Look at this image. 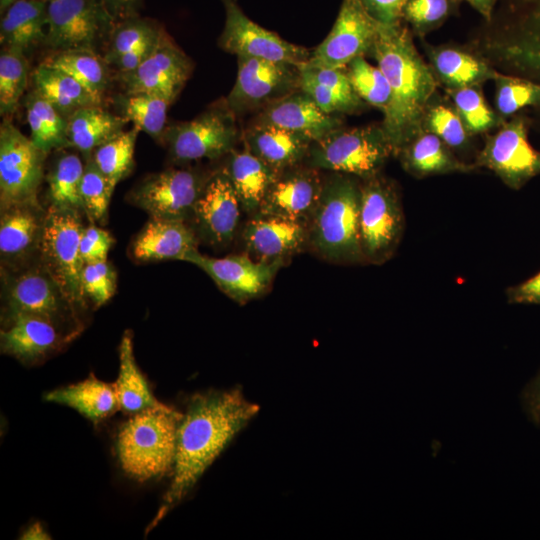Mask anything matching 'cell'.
<instances>
[{"label":"cell","mask_w":540,"mask_h":540,"mask_svg":"<svg viewBox=\"0 0 540 540\" xmlns=\"http://www.w3.org/2000/svg\"><path fill=\"white\" fill-rule=\"evenodd\" d=\"M238 388L193 395L178 429L172 481L148 526L154 528L179 504L232 439L258 413Z\"/></svg>","instance_id":"cell-1"},{"label":"cell","mask_w":540,"mask_h":540,"mask_svg":"<svg viewBox=\"0 0 540 540\" xmlns=\"http://www.w3.org/2000/svg\"><path fill=\"white\" fill-rule=\"evenodd\" d=\"M370 55L391 88V101L381 126L395 157L423 130L425 112L439 83L429 63L418 52L412 32L402 23L381 25Z\"/></svg>","instance_id":"cell-2"},{"label":"cell","mask_w":540,"mask_h":540,"mask_svg":"<svg viewBox=\"0 0 540 540\" xmlns=\"http://www.w3.org/2000/svg\"><path fill=\"white\" fill-rule=\"evenodd\" d=\"M360 179L331 172L324 177L318 205L308 223V242L324 259L365 262L360 240Z\"/></svg>","instance_id":"cell-3"},{"label":"cell","mask_w":540,"mask_h":540,"mask_svg":"<svg viewBox=\"0 0 540 540\" xmlns=\"http://www.w3.org/2000/svg\"><path fill=\"white\" fill-rule=\"evenodd\" d=\"M182 415L163 404L133 414L121 426L116 452L127 476L145 482L172 472Z\"/></svg>","instance_id":"cell-4"},{"label":"cell","mask_w":540,"mask_h":540,"mask_svg":"<svg viewBox=\"0 0 540 540\" xmlns=\"http://www.w3.org/2000/svg\"><path fill=\"white\" fill-rule=\"evenodd\" d=\"M390 156L393 148L381 124L342 126L313 141L304 163L364 180L380 174Z\"/></svg>","instance_id":"cell-5"},{"label":"cell","mask_w":540,"mask_h":540,"mask_svg":"<svg viewBox=\"0 0 540 540\" xmlns=\"http://www.w3.org/2000/svg\"><path fill=\"white\" fill-rule=\"evenodd\" d=\"M238 119L221 98L193 119L167 125L161 143L175 163L226 157L242 139Z\"/></svg>","instance_id":"cell-6"},{"label":"cell","mask_w":540,"mask_h":540,"mask_svg":"<svg viewBox=\"0 0 540 540\" xmlns=\"http://www.w3.org/2000/svg\"><path fill=\"white\" fill-rule=\"evenodd\" d=\"M360 181L362 252L366 263L383 264L394 255L403 236L401 197L397 185L381 173Z\"/></svg>","instance_id":"cell-7"},{"label":"cell","mask_w":540,"mask_h":540,"mask_svg":"<svg viewBox=\"0 0 540 540\" xmlns=\"http://www.w3.org/2000/svg\"><path fill=\"white\" fill-rule=\"evenodd\" d=\"M79 210L49 207L39 248V262L60 286L71 304L85 305L79 246L83 224Z\"/></svg>","instance_id":"cell-8"},{"label":"cell","mask_w":540,"mask_h":540,"mask_svg":"<svg viewBox=\"0 0 540 540\" xmlns=\"http://www.w3.org/2000/svg\"><path fill=\"white\" fill-rule=\"evenodd\" d=\"M114 21L101 0H54L47 4L44 45L57 52L107 46Z\"/></svg>","instance_id":"cell-9"},{"label":"cell","mask_w":540,"mask_h":540,"mask_svg":"<svg viewBox=\"0 0 540 540\" xmlns=\"http://www.w3.org/2000/svg\"><path fill=\"white\" fill-rule=\"evenodd\" d=\"M235 83L225 97L240 118L301 89L300 66L251 57H237Z\"/></svg>","instance_id":"cell-10"},{"label":"cell","mask_w":540,"mask_h":540,"mask_svg":"<svg viewBox=\"0 0 540 540\" xmlns=\"http://www.w3.org/2000/svg\"><path fill=\"white\" fill-rule=\"evenodd\" d=\"M212 174L197 168H168L139 181L128 199L150 217L185 221Z\"/></svg>","instance_id":"cell-11"},{"label":"cell","mask_w":540,"mask_h":540,"mask_svg":"<svg viewBox=\"0 0 540 540\" xmlns=\"http://www.w3.org/2000/svg\"><path fill=\"white\" fill-rule=\"evenodd\" d=\"M48 154L8 118L0 125V205L38 201Z\"/></svg>","instance_id":"cell-12"},{"label":"cell","mask_w":540,"mask_h":540,"mask_svg":"<svg viewBox=\"0 0 540 540\" xmlns=\"http://www.w3.org/2000/svg\"><path fill=\"white\" fill-rule=\"evenodd\" d=\"M474 164L489 169L513 190L539 176L540 151L529 142L526 120L513 117L487 135Z\"/></svg>","instance_id":"cell-13"},{"label":"cell","mask_w":540,"mask_h":540,"mask_svg":"<svg viewBox=\"0 0 540 540\" xmlns=\"http://www.w3.org/2000/svg\"><path fill=\"white\" fill-rule=\"evenodd\" d=\"M5 313H29L65 326L76 322V308L39 260L5 271Z\"/></svg>","instance_id":"cell-14"},{"label":"cell","mask_w":540,"mask_h":540,"mask_svg":"<svg viewBox=\"0 0 540 540\" xmlns=\"http://www.w3.org/2000/svg\"><path fill=\"white\" fill-rule=\"evenodd\" d=\"M380 26L358 0H343L332 29L305 64L346 68L355 58L371 54Z\"/></svg>","instance_id":"cell-15"},{"label":"cell","mask_w":540,"mask_h":540,"mask_svg":"<svg viewBox=\"0 0 540 540\" xmlns=\"http://www.w3.org/2000/svg\"><path fill=\"white\" fill-rule=\"evenodd\" d=\"M193 70L186 53L164 30L154 51L135 69L117 72L122 93H146L173 103Z\"/></svg>","instance_id":"cell-16"},{"label":"cell","mask_w":540,"mask_h":540,"mask_svg":"<svg viewBox=\"0 0 540 540\" xmlns=\"http://www.w3.org/2000/svg\"><path fill=\"white\" fill-rule=\"evenodd\" d=\"M225 7V24L219 37V47L236 57H251L295 65L306 63L312 53L282 39L278 34L252 21L235 0H222Z\"/></svg>","instance_id":"cell-17"},{"label":"cell","mask_w":540,"mask_h":540,"mask_svg":"<svg viewBox=\"0 0 540 540\" xmlns=\"http://www.w3.org/2000/svg\"><path fill=\"white\" fill-rule=\"evenodd\" d=\"M185 261L202 269L220 290L238 303H246L263 294L283 265V261H254L248 255L209 257L198 250Z\"/></svg>","instance_id":"cell-18"},{"label":"cell","mask_w":540,"mask_h":540,"mask_svg":"<svg viewBox=\"0 0 540 540\" xmlns=\"http://www.w3.org/2000/svg\"><path fill=\"white\" fill-rule=\"evenodd\" d=\"M320 172L306 163L278 171L255 215L309 223L323 189L324 177Z\"/></svg>","instance_id":"cell-19"},{"label":"cell","mask_w":540,"mask_h":540,"mask_svg":"<svg viewBox=\"0 0 540 540\" xmlns=\"http://www.w3.org/2000/svg\"><path fill=\"white\" fill-rule=\"evenodd\" d=\"M241 210L239 198L221 168L213 172L192 215L202 239L212 246L223 247L234 238Z\"/></svg>","instance_id":"cell-20"},{"label":"cell","mask_w":540,"mask_h":540,"mask_svg":"<svg viewBox=\"0 0 540 540\" xmlns=\"http://www.w3.org/2000/svg\"><path fill=\"white\" fill-rule=\"evenodd\" d=\"M46 215L38 201L1 208L0 256L5 271L25 267L39 258Z\"/></svg>","instance_id":"cell-21"},{"label":"cell","mask_w":540,"mask_h":540,"mask_svg":"<svg viewBox=\"0 0 540 540\" xmlns=\"http://www.w3.org/2000/svg\"><path fill=\"white\" fill-rule=\"evenodd\" d=\"M1 351L26 365L36 364L60 349L71 335L44 317L29 313H5Z\"/></svg>","instance_id":"cell-22"},{"label":"cell","mask_w":540,"mask_h":540,"mask_svg":"<svg viewBox=\"0 0 540 540\" xmlns=\"http://www.w3.org/2000/svg\"><path fill=\"white\" fill-rule=\"evenodd\" d=\"M247 124L274 126L303 134L315 141L342 127L343 119L324 112L307 93L299 89L254 114Z\"/></svg>","instance_id":"cell-23"},{"label":"cell","mask_w":540,"mask_h":540,"mask_svg":"<svg viewBox=\"0 0 540 540\" xmlns=\"http://www.w3.org/2000/svg\"><path fill=\"white\" fill-rule=\"evenodd\" d=\"M247 250L259 261H283L308 242V223L279 216L255 215L243 229Z\"/></svg>","instance_id":"cell-24"},{"label":"cell","mask_w":540,"mask_h":540,"mask_svg":"<svg viewBox=\"0 0 540 540\" xmlns=\"http://www.w3.org/2000/svg\"><path fill=\"white\" fill-rule=\"evenodd\" d=\"M197 250V238L184 220L151 217L132 243L140 261L182 260Z\"/></svg>","instance_id":"cell-25"},{"label":"cell","mask_w":540,"mask_h":540,"mask_svg":"<svg viewBox=\"0 0 540 540\" xmlns=\"http://www.w3.org/2000/svg\"><path fill=\"white\" fill-rule=\"evenodd\" d=\"M241 141L244 148L277 172L304 163L313 142L303 134L256 124L245 126Z\"/></svg>","instance_id":"cell-26"},{"label":"cell","mask_w":540,"mask_h":540,"mask_svg":"<svg viewBox=\"0 0 540 540\" xmlns=\"http://www.w3.org/2000/svg\"><path fill=\"white\" fill-rule=\"evenodd\" d=\"M300 88L326 113L356 114L368 106L354 91L346 68L300 65Z\"/></svg>","instance_id":"cell-27"},{"label":"cell","mask_w":540,"mask_h":540,"mask_svg":"<svg viewBox=\"0 0 540 540\" xmlns=\"http://www.w3.org/2000/svg\"><path fill=\"white\" fill-rule=\"evenodd\" d=\"M411 176L425 178L450 173H470L477 167L460 160L435 134L422 130L395 156Z\"/></svg>","instance_id":"cell-28"},{"label":"cell","mask_w":540,"mask_h":540,"mask_svg":"<svg viewBox=\"0 0 540 540\" xmlns=\"http://www.w3.org/2000/svg\"><path fill=\"white\" fill-rule=\"evenodd\" d=\"M427 55L438 83L446 90L480 86L500 75L486 59L461 47L430 46Z\"/></svg>","instance_id":"cell-29"},{"label":"cell","mask_w":540,"mask_h":540,"mask_svg":"<svg viewBox=\"0 0 540 540\" xmlns=\"http://www.w3.org/2000/svg\"><path fill=\"white\" fill-rule=\"evenodd\" d=\"M47 4L42 0H15L2 13L0 42L3 48L27 53L43 44L47 31Z\"/></svg>","instance_id":"cell-30"},{"label":"cell","mask_w":540,"mask_h":540,"mask_svg":"<svg viewBox=\"0 0 540 540\" xmlns=\"http://www.w3.org/2000/svg\"><path fill=\"white\" fill-rule=\"evenodd\" d=\"M222 168L228 176L243 211L256 214L277 171L243 147L227 156Z\"/></svg>","instance_id":"cell-31"},{"label":"cell","mask_w":540,"mask_h":540,"mask_svg":"<svg viewBox=\"0 0 540 540\" xmlns=\"http://www.w3.org/2000/svg\"><path fill=\"white\" fill-rule=\"evenodd\" d=\"M129 121L102 105H90L68 117V146L80 151L86 159L95 149L124 131Z\"/></svg>","instance_id":"cell-32"},{"label":"cell","mask_w":540,"mask_h":540,"mask_svg":"<svg viewBox=\"0 0 540 540\" xmlns=\"http://www.w3.org/2000/svg\"><path fill=\"white\" fill-rule=\"evenodd\" d=\"M44 399L68 406L94 423L119 409L115 384L101 381L93 375L76 384L50 391Z\"/></svg>","instance_id":"cell-33"},{"label":"cell","mask_w":540,"mask_h":540,"mask_svg":"<svg viewBox=\"0 0 540 540\" xmlns=\"http://www.w3.org/2000/svg\"><path fill=\"white\" fill-rule=\"evenodd\" d=\"M487 48L505 67L540 83V15L518 32L498 37Z\"/></svg>","instance_id":"cell-34"},{"label":"cell","mask_w":540,"mask_h":540,"mask_svg":"<svg viewBox=\"0 0 540 540\" xmlns=\"http://www.w3.org/2000/svg\"><path fill=\"white\" fill-rule=\"evenodd\" d=\"M32 81L34 90L67 119L80 108L100 105L73 77L44 62L34 70Z\"/></svg>","instance_id":"cell-35"},{"label":"cell","mask_w":540,"mask_h":540,"mask_svg":"<svg viewBox=\"0 0 540 540\" xmlns=\"http://www.w3.org/2000/svg\"><path fill=\"white\" fill-rule=\"evenodd\" d=\"M119 409L127 414L162 406L152 394L149 384L138 368L130 333H125L119 346V374L115 383Z\"/></svg>","instance_id":"cell-36"},{"label":"cell","mask_w":540,"mask_h":540,"mask_svg":"<svg viewBox=\"0 0 540 540\" xmlns=\"http://www.w3.org/2000/svg\"><path fill=\"white\" fill-rule=\"evenodd\" d=\"M44 63L73 77L102 105L111 76L109 65L99 53L88 50L57 52Z\"/></svg>","instance_id":"cell-37"},{"label":"cell","mask_w":540,"mask_h":540,"mask_svg":"<svg viewBox=\"0 0 540 540\" xmlns=\"http://www.w3.org/2000/svg\"><path fill=\"white\" fill-rule=\"evenodd\" d=\"M30 138L42 151L68 147V119L34 89L24 99Z\"/></svg>","instance_id":"cell-38"},{"label":"cell","mask_w":540,"mask_h":540,"mask_svg":"<svg viewBox=\"0 0 540 540\" xmlns=\"http://www.w3.org/2000/svg\"><path fill=\"white\" fill-rule=\"evenodd\" d=\"M117 114L134 127L161 143L167 127V111L171 103L146 93H120L113 98Z\"/></svg>","instance_id":"cell-39"},{"label":"cell","mask_w":540,"mask_h":540,"mask_svg":"<svg viewBox=\"0 0 540 540\" xmlns=\"http://www.w3.org/2000/svg\"><path fill=\"white\" fill-rule=\"evenodd\" d=\"M84 165L74 153H61L46 176L50 207L82 211L80 194Z\"/></svg>","instance_id":"cell-40"},{"label":"cell","mask_w":540,"mask_h":540,"mask_svg":"<svg viewBox=\"0 0 540 540\" xmlns=\"http://www.w3.org/2000/svg\"><path fill=\"white\" fill-rule=\"evenodd\" d=\"M140 130L136 127L123 131L99 146L91 155L98 169L115 187L132 170L134 151Z\"/></svg>","instance_id":"cell-41"},{"label":"cell","mask_w":540,"mask_h":540,"mask_svg":"<svg viewBox=\"0 0 540 540\" xmlns=\"http://www.w3.org/2000/svg\"><path fill=\"white\" fill-rule=\"evenodd\" d=\"M163 28L154 20L136 16L115 24L103 58L111 64L120 56L158 41Z\"/></svg>","instance_id":"cell-42"},{"label":"cell","mask_w":540,"mask_h":540,"mask_svg":"<svg viewBox=\"0 0 540 540\" xmlns=\"http://www.w3.org/2000/svg\"><path fill=\"white\" fill-rule=\"evenodd\" d=\"M447 92L470 135L488 132L498 128L505 121L486 103L480 86Z\"/></svg>","instance_id":"cell-43"},{"label":"cell","mask_w":540,"mask_h":540,"mask_svg":"<svg viewBox=\"0 0 540 540\" xmlns=\"http://www.w3.org/2000/svg\"><path fill=\"white\" fill-rule=\"evenodd\" d=\"M28 61L26 54L3 48L0 54V114H13L27 87Z\"/></svg>","instance_id":"cell-44"},{"label":"cell","mask_w":540,"mask_h":540,"mask_svg":"<svg viewBox=\"0 0 540 540\" xmlns=\"http://www.w3.org/2000/svg\"><path fill=\"white\" fill-rule=\"evenodd\" d=\"M346 71L356 94L384 114L391 101V88L381 69L361 56L352 60Z\"/></svg>","instance_id":"cell-45"},{"label":"cell","mask_w":540,"mask_h":540,"mask_svg":"<svg viewBox=\"0 0 540 540\" xmlns=\"http://www.w3.org/2000/svg\"><path fill=\"white\" fill-rule=\"evenodd\" d=\"M114 188L92 158L86 159L80 194L82 211L91 222L105 219Z\"/></svg>","instance_id":"cell-46"},{"label":"cell","mask_w":540,"mask_h":540,"mask_svg":"<svg viewBox=\"0 0 540 540\" xmlns=\"http://www.w3.org/2000/svg\"><path fill=\"white\" fill-rule=\"evenodd\" d=\"M423 130L438 136L451 149H462L468 143V133L455 107L431 101L425 112Z\"/></svg>","instance_id":"cell-47"},{"label":"cell","mask_w":540,"mask_h":540,"mask_svg":"<svg viewBox=\"0 0 540 540\" xmlns=\"http://www.w3.org/2000/svg\"><path fill=\"white\" fill-rule=\"evenodd\" d=\"M494 81L496 106L500 116L513 115L524 107L540 104V83L501 73Z\"/></svg>","instance_id":"cell-48"},{"label":"cell","mask_w":540,"mask_h":540,"mask_svg":"<svg viewBox=\"0 0 540 540\" xmlns=\"http://www.w3.org/2000/svg\"><path fill=\"white\" fill-rule=\"evenodd\" d=\"M454 0H407L403 9V20L412 29V34L424 36L439 27L452 11Z\"/></svg>","instance_id":"cell-49"},{"label":"cell","mask_w":540,"mask_h":540,"mask_svg":"<svg viewBox=\"0 0 540 540\" xmlns=\"http://www.w3.org/2000/svg\"><path fill=\"white\" fill-rule=\"evenodd\" d=\"M82 289L96 307L105 304L116 289V274L107 260L86 263L81 275Z\"/></svg>","instance_id":"cell-50"},{"label":"cell","mask_w":540,"mask_h":540,"mask_svg":"<svg viewBox=\"0 0 540 540\" xmlns=\"http://www.w3.org/2000/svg\"><path fill=\"white\" fill-rule=\"evenodd\" d=\"M114 243L109 232L95 225L83 228L80 239V256L84 264L107 260V254Z\"/></svg>","instance_id":"cell-51"},{"label":"cell","mask_w":540,"mask_h":540,"mask_svg":"<svg viewBox=\"0 0 540 540\" xmlns=\"http://www.w3.org/2000/svg\"><path fill=\"white\" fill-rule=\"evenodd\" d=\"M379 24L394 26L402 23L407 0H358Z\"/></svg>","instance_id":"cell-52"},{"label":"cell","mask_w":540,"mask_h":540,"mask_svg":"<svg viewBox=\"0 0 540 540\" xmlns=\"http://www.w3.org/2000/svg\"><path fill=\"white\" fill-rule=\"evenodd\" d=\"M510 304L540 305V272L506 290Z\"/></svg>","instance_id":"cell-53"},{"label":"cell","mask_w":540,"mask_h":540,"mask_svg":"<svg viewBox=\"0 0 540 540\" xmlns=\"http://www.w3.org/2000/svg\"><path fill=\"white\" fill-rule=\"evenodd\" d=\"M522 408L528 419L540 427V369L521 392Z\"/></svg>","instance_id":"cell-54"},{"label":"cell","mask_w":540,"mask_h":540,"mask_svg":"<svg viewBox=\"0 0 540 540\" xmlns=\"http://www.w3.org/2000/svg\"><path fill=\"white\" fill-rule=\"evenodd\" d=\"M114 23L140 16L144 0H101Z\"/></svg>","instance_id":"cell-55"},{"label":"cell","mask_w":540,"mask_h":540,"mask_svg":"<svg viewBox=\"0 0 540 540\" xmlns=\"http://www.w3.org/2000/svg\"><path fill=\"white\" fill-rule=\"evenodd\" d=\"M454 1H461V0H454ZM464 1L468 2L486 20L488 21L491 20L496 0H464Z\"/></svg>","instance_id":"cell-56"},{"label":"cell","mask_w":540,"mask_h":540,"mask_svg":"<svg viewBox=\"0 0 540 540\" xmlns=\"http://www.w3.org/2000/svg\"><path fill=\"white\" fill-rule=\"evenodd\" d=\"M21 539L43 540V539H51V537L49 536V534L46 532L44 527L39 522H35L24 531Z\"/></svg>","instance_id":"cell-57"},{"label":"cell","mask_w":540,"mask_h":540,"mask_svg":"<svg viewBox=\"0 0 540 540\" xmlns=\"http://www.w3.org/2000/svg\"><path fill=\"white\" fill-rule=\"evenodd\" d=\"M15 0H0V12L2 13L8 6H10Z\"/></svg>","instance_id":"cell-58"},{"label":"cell","mask_w":540,"mask_h":540,"mask_svg":"<svg viewBox=\"0 0 540 540\" xmlns=\"http://www.w3.org/2000/svg\"><path fill=\"white\" fill-rule=\"evenodd\" d=\"M42 1H44L46 3H49V2L54 1V0H42Z\"/></svg>","instance_id":"cell-59"}]
</instances>
